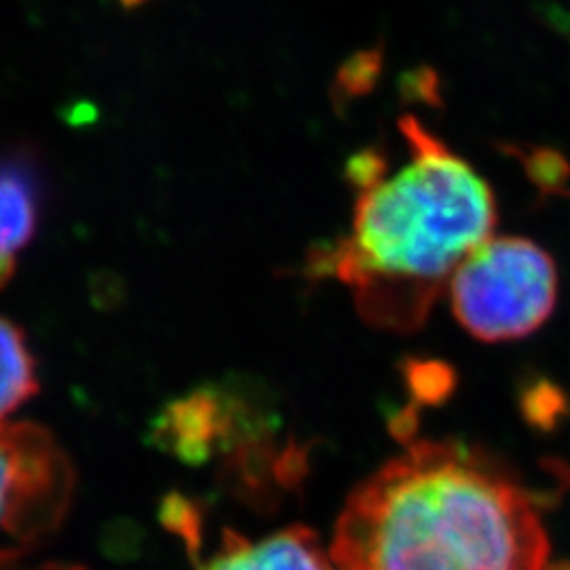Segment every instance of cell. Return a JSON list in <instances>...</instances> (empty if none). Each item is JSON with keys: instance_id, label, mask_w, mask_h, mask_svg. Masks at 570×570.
Wrapping results in <instances>:
<instances>
[{"instance_id": "cell-1", "label": "cell", "mask_w": 570, "mask_h": 570, "mask_svg": "<svg viewBox=\"0 0 570 570\" xmlns=\"http://www.w3.org/2000/svg\"><path fill=\"white\" fill-rule=\"evenodd\" d=\"M336 570H548L537 499L487 452L416 440L346 499Z\"/></svg>"}, {"instance_id": "cell-2", "label": "cell", "mask_w": 570, "mask_h": 570, "mask_svg": "<svg viewBox=\"0 0 570 570\" xmlns=\"http://www.w3.org/2000/svg\"><path fill=\"white\" fill-rule=\"evenodd\" d=\"M410 161L357 193L351 233L317 247L311 275L351 287L370 326L425 324L450 277L497 225L489 183L414 115L400 119Z\"/></svg>"}, {"instance_id": "cell-3", "label": "cell", "mask_w": 570, "mask_h": 570, "mask_svg": "<svg viewBox=\"0 0 570 570\" xmlns=\"http://www.w3.org/2000/svg\"><path fill=\"white\" fill-rule=\"evenodd\" d=\"M456 322L484 343L530 336L558 301V268L541 245L522 237H490L450 277Z\"/></svg>"}, {"instance_id": "cell-4", "label": "cell", "mask_w": 570, "mask_h": 570, "mask_svg": "<svg viewBox=\"0 0 570 570\" xmlns=\"http://www.w3.org/2000/svg\"><path fill=\"white\" fill-rule=\"evenodd\" d=\"M75 482L68 454L47 429L0 425V569L60 529Z\"/></svg>"}, {"instance_id": "cell-5", "label": "cell", "mask_w": 570, "mask_h": 570, "mask_svg": "<svg viewBox=\"0 0 570 570\" xmlns=\"http://www.w3.org/2000/svg\"><path fill=\"white\" fill-rule=\"evenodd\" d=\"M235 435L230 385H204L169 402L155 419V446L186 465H204L218 450L228 452Z\"/></svg>"}, {"instance_id": "cell-6", "label": "cell", "mask_w": 570, "mask_h": 570, "mask_svg": "<svg viewBox=\"0 0 570 570\" xmlns=\"http://www.w3.org/2000/svg\"><path fill=\"white\" fill-rule=\"evenodd\" d=\"M197 570H336L315 530L292 524L247 539L235 530H225L220 546Z\"/></svg>"}, {"instance_id": "cell-7", "label": "cell", "mask_w": 570, "mask_h": 570, "mask_svg": "<svg viewBox=\"0 0 570 570\" xmlns=\"http://www.w3.org/2000/svg\"><path fill=\"white\" fill-rule=\"evenodd\" d=\"M39 225V188L30 167L0 164V287L13 277L18 258Z\"/></svg>"}, {"instance_id": "cell-8", "label": "cell", "mask_w": 570, "mask_h": 570, "mask_svg": "<svg viewBox=\"0 0 570 570\" xmlns=\"http://www.w3.org/2000/svg\"><path fill=\"white\" fill-rule=\"evenodd\" d=\"M39 389L37 364L20 327L0 317V425Z\"/></svg>"}, {"instance_id": "cell-9", "label": "cell", "mask_w": 570, "mask_h": 570, "mask_svg": "<svg viewBox=\"0 0 570 570\" xmlns=\"http://www.w3.org/2000/svg\"><path fill=\"white\" fill-rule=\"evenodd\" d=\"M383 63H385V53L381 45L360 49L353 56H348L341 63L336 72V81L332 87L334 104L341 108L355 98H364L367 94H372L374 87L381 81Z\"/></svg>"}, {"instance_id": "cell-10", "label": "cell", "mask_w": 570, "mask_h": 570, "mask_svg": "<svg viewBox=\"0 0 570 570\" xmlns=\"http://www.w3.org/2000/svg\"><path fill=\"white\" fill-rule=\"evenodd\" d=\"M402 372H404V383L414 406L442 404L444 400H449L452 389L456 385L454 370L444 362L410 360L402 366Z\"/></svg>"}, {"instance_id": "cell-11", "label": "cell", "mask_w": 570, "mask_h": 570, "mask_svg": "<svg viewBox=\"0 0 570 570\" xmlns=\"http://www.w3.org/2000/svg\"><path fill=\"white\" fill-rule=\"evenodd\" d=\"M530 180L546 193H562L569 183V164L550 148H532L524 157Z\"/></svg>"}, {"instance_id": "cell-12", "label": "cell", "mask_w": 570, "mask_h": 570, "mask_svg": "<svg viewBox=\"0 0 570 570\" xmlns=\"http://www.w3.org/2000/svg\"><path fill=\"white\" fill-rule=\"evenodd\" d=\"M400 96L404 102L442 106L440 77L431 66H416L400 77Z\"/></svg>"}, {"instance_id": "cell-13", "label": "cell", "mask_w": 570, "mask_h": 570, "mask_svg": "<svg viewBox=\"0 0 570 570\" xmlns=\"http://www.w3.org/2000/svg\"><path fill=\"white\" fill-rule=\"evenodd\" d=\"M387 174V157L383 148L367 146L346 161V180L360 190L379 183Z\"/></svg>"}, {"instance_id": "cell-14", "label": "cell", "mask_w": 570, "mask_h": 570, "mask_svg": "<svg viewBox=\"0 0 570 570\" xmlns=\"http://www.w3.org/2000/svg\"><path fill=\"white\" fill-rule=\"evenodd\" d=\"M553 404H560V397H551L550 387L532 389L527 395V414L532 423H550L556 414Z\"/></svg>"}, {"instance_id": "cell-15", "label": "cell", "mask_w": 570, "mask_h": 570, "mask_svg": "<svg viewBox=\"0 0 570 570\" xmlns=\"http://www.w3.org/2000/svg\"><path fill=\"white\" fill-rule=\"evenodd\" d=\"M7 570V569H0ZM37 570H85L82 567H72V564H47V567H41V569Z\"/></svg>"}, {"instance_id": "cell-16", "label": "cell", "mask_w": 570, "mask_h": 570, "mask_svg": "<svg viewBox=\"0 0 570 570\" xmlns=\"http://www.w3.org/2000/svg\"><path fill=\"white\" fill-rule=\"evenodd\" d=\"M548 570H570V562H560V564H550Z\"/></svg>"}, {"instance_id": "cell-17", "label": "cell", "mask_w": 570, "mask_h": 570, "mask_svg": "<svg viewBox=\"0 0 570 570\" xmlns=\"http://www.w3.org/2000/svg\"><path fill=\"white\" fill-rule=\"evenodd\" d=\"M127 4H138V2H142V0H125Z\"/></svg>"}]
</instances>
